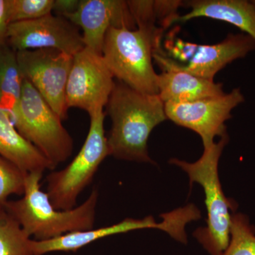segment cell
<instances>
[{"label": "cell", "instance_id": "52a82bcc", "mask_svg": "<svg viewBox=\"0 0 255 255\" xmlns=\"http://www.w3.org/2000/svg\"><path fill=\"white\" fill-rule=\"evenodd\" d=\"M161 216L163 220L160 223L156 222L152 216H147L142 219H126L112 226L67 233L48 241H38L33 239L32 251L33 255H45L58 252H77L102 238L148 228L162 230L176 241L187 243L184 228L188 223L200 219L201 213L195 206L189 204L172 212L162 214Z\"/></svg>", "mask_w": 255, "mask_h": 255}, {"label": "cell", "instance_id": "8992f818", "mask_svg": "<svg viewBox=\"0 0 255 255\" xmlns=\"http://www.w3.org/2000/svg\"><path fill=\"white\" fill-rule=\"evenodd\" d=\"M104 110L90 116V125L86 140L78 155L60 170L46 177V193L57 209L76 207L78 196L93 180L99 167L110 156L105 130Z\"/></svg>", "mask_w": 255, "mask_h": 255}, {"label": "cell", "instance_id": "9a60e30c", "mask_svg": "<svg viewBox=\"0 0 255 255\" xmlns=\"http://www.w3.org/2000/svg\"><path fill=\"white\" fill-rule=\"evenodd\" d=\"M0 156L24 172H41L54 170L34 145L28 141L15 127L11 115L0 109Z\"/></svg>", "mask_w": 255, "mask_h": 255}, {"label": "cell", "instance_id": "7402d4cb", "mask_svg": "<svg viewBox=\"0 0 255 255\" xmlns=\"http://www.w3.org/2000/svg\"><path fill=\"white\" fill-rule=\"evenodd\" d=\"M137 28L156 27V17L154 1L130 0L127 1Z\"/></svg>", "mask_w": 255, "mask_h": 255}, {"label": "cell", "instance_id": "3957f363", "mask_svg": "<svg viewBox=\"0 0 255 255\" xmlns=\"http://www.w3.org/2000/svg\"><path fill=\"white\" fill-rule=\"evenodd\" d=\"M228 141V134L220 137L219 141L205 147L200 158L193 163L176 158L169 160L187 172L190 185L198 183L204 189L207 226L196 230L194 236L211 255H223L228 248L232 216L238 206L225 196L219 179V159Z\"/></svg>", "mask_w": 255, "mask_h": 255}, {"label": "cell", "instance_id": "9c48e42d", "mask_svg": "<svg viewBox=\"0 0 255 255\" xmlns=\"http://www.w3.org/2000/svg\"><path fill=\"white\" fill-rule=\"evenodd\" d=\"M23 78L27 80L62 120L68 117L66 87L73 56L46 48L16 52Z\"/></svg>", "mask_w": 255, "mask_h": 255}, {"label": "cell", "instance_id": "5b68a950", "mask_svg": "<svg viewBox=\"0 0 255 255\" xmlns=\"http://www.w3.org/2000/svg\"><path fill=\"white\" fill-rule=\"evenodd\" d=\"M11 119L19 133L56 168L72 155L73 137L63 120L24 79L22 95Z\"/></svg>", "mask_w": 255, "mask_h": 255}, {"label": "cell", "instance_id": "44dd1931", "mask_svg": "<svg viewBox=\"0 0 255 255\" xmlns=\"http://www.w3.org/2000/svg\"><path fill=\"white\" fill-rule=\"evenodd\" d=\"M54 0H8L10 23L28 21L51 14Z\"/></svg>", "mask_w": 255, "mask_h": 255}, {"label": "cell", "instance_id": "6da1fadb", "mask_svg": "<svg viewBox=\"0 0 255 255\" xmlns=\"http://www.w3.org/2000/svg\"><path fill=\"white\" fill-rule=\"evenodd\" d=\"M112 120L108 137L110 156L124 160L154 163L147 149L151 132L167 120L158 95H147L117 81L107 106Z\"/></svg>", "mask_w": 255, "mask_h": 255}, {"label": "cell", "instance_id": "d4e9b609", "mask_svg": "<svg viewBox=\"0 0 255 255\" xmlns=\"http://www.w3.org/2000/svg\"><path fill=\"white\" fill-rule=\"evenodd\" d=\"M252 2H253V5H254L255 8V0H253V1H252Z\"/></svg>", "mask_w": 255, "mask_h": 255}, {"label": "cell", "instance_id": "ac0fdd59", "mask_svg": "<svg viewBox=\"0 0 255 255\" xmlns=\"http://www.w3.org/2000/svg\"><path fill=\"white\" fill-rule=\"evenodd\" d=\"M32 240L6 209L0 211V255H33Z\"/></svg>", "mask_w": 255, "mask_h": 255}, {"label": "cell", "instance_id": "277c9868", "mask_svg": "<svg viewBox=\"0 0 255 255\" xmlns=\"http://www.w3.org/2000/svg\"><path fill=\"white\" fill-rule=\"evenodd\" d=\"M162 33L157 26L110 28L102 55L114 78L137 92L158 95V74L154 70L152 55L162 50Z\"/></svg>", "mask_w": 255, "mask_h": 255}, {"label": "cell", "instance_id": "7c38bea8", "mask_svg": "<svg viewBox=\"0 0 255 255\" xmlns=\"http://www.w3.org/2000/svg\"><path fill=\"white\" fill-rule=\"evenodd\" d=\"M7 44L16 52L51 48L72 56L85 47L78 26L52 13L36 19L10 23Z\"/></svg>", "mask_w": 255, "mask_h": 255}, {"label": "cell", "instance_id": "cb8c5ba5", "mask_svg": "<svg viewBox=\"0 0 255 255\" xmlns=\"http://www.w3.org/2000/svg\"><path fill=\"white\" fill-rule=\"evenodd\" d=\"M80 3V0H54L53 11L58 16L66 17L78 10Z\"/></svg>", "mask_w": 255, "mask_h": 255}, {"label": "cell", "instance_id": "5bb4252c", "mask_svg": "<svg viewBox=\"0 0 255 255\" xmlns=\"http://www.w3.org/2000/svg\"><path fill=\"white\" fill-rule=\"evenodd\" d=\"M190 11L174 18L173 23L207 17L231 23L255 41V8L247 0H193L184 3Z\"/></svg>", "mask_w": 255, "mask_h": 255}, {"label": "cell", "instance_id": "ba28073f", "mask_svg": "<svg viewBox=\"0 0 255 255\" xmlns=\"http://www.w3.org/2000/svg\"><path fill=\"white\" fill-rule=\"evenodd\" d=\"M255 50V41L246 33L228 35L214 45H197L178 40L171 48L174 59L162 53H154L152 58L164 70L178 69L199 77L214 80L221 69L241 59Z\"/></svg>", "mask_w": 255, "mask_h": 255}, {"label": "cell", "instance_id": "30bf717a", "mask_svg": "<svg viewBox=\"0 0 255 255\" xmlns=\"http://www.w3.org/2000/svg\"><path fill=\"white\" fill-rule=\"evenodd\" d=\"M245 102L240 88L217 97L189 102H166L167 119L200 135L204 147L214 143L216 137L228 134L226 122L232 118L234 109Z\"/></svg>", "mask_w": 255, "mask_h": 255}, {"label": "cell", "instance_id": "4fadbf2b", "mask_svg": "<svg viewBox=\"0 0 255 255\" xmlns=\"http://www.w3.org/2000/svg\"><path fill=\"white\" fill-rule=\"evenodd\" d=\"M65 18L82 28L85 46L100 54L110 28L136 29L127 1L123 0H80L78 10Z\"/></svg>", "mask_w": 255, "mask_h": 255}, {"label": "cell", "instance_id": "603a6c76", "mask_svg": "<svg viewBox=\"0 0 255 255\" xmlns=\"http://www.w3.org/2000/svg\"><path fill=\"white\" fill-rule=\"evenodd\" d=\"M9 24L8 0H0V48L8 45L7 35Z\"/></svg>", "mask_w": 255, "mask_h": 255}, {"label": "cell", "instance_id": "7a4b0ae2", "mask_svg": "<svg viewBox=\"0 0 255 255\" xmlns=\"http://www.w3.org/2000/svg\"><path fill=\"white\" fill-rule=\"evenodd\" d=\"M43 174H26L22 197L9 200L5 206L24 232L35 241H44L94 228L99 199L97 189H94L80 206L69 210L57 209L46 191L41 189Z\"/></svg>", "mask_w": 255, "mask_h": 255}, {"label": "cell", "instance_id": "8fae6325", "mask_svg": "<svg viewBox=\"0 0 255 255\" xmlns=\"http://www.w3.org/2000/svg\"><path fill=\"white\" fill-rule=\"evenodd\" d=\"M103 56L86 47L73 56L66 87L68 109L85 110L89 116L104 110L115 86Z\"/></svg>", "mask_w": 255, "mask_h": 255}, {"label": "cell", "instance_id": "d6986e66", "mask_svg": "<svg viewBox=\"0 0 255 255\" xmlns=\"http://www.w3.org/2000/svg\"><path fill=\"white\" fill-rule=\"evenodd\" d=\"M223 255H255V227L247 215L233 214L231 239Z\"/></svg>", "mask_w": 255, "mask_h": 255}, {"label": "cell", "instance_id": "e0dca14e", "mask_svg": "<svg viewBox=\"0 0 255 255\" xmlns=\"http://www.w3.org/2000/svg\"><path fill=\"white\" fill-rule=\"evenodd\" d=\"M23 80L16 52L8 45L0 48V109L11 117L22 95Z\"/></svg>", "mask_w": 255, "mask_h": 255}, {"label": "cell", "instance_id": "2e32d148", "mask_svg": "<svg viewBox=\"0 0 255 255\" xmlns=\"http://www.w3.org/2000/svg\"><path fill=\"white\" fill-rule=\"evenodd\" d=\"M157 87L158 96L164 103L194 102L225 93L222 83L178 69L164 70L159 74Z\"/></svg>", "mask_w": 255, "mask_h": 255}, {"label": "cell", "instance_id": "ffe728a7", "mask_svg": "<svg viewBox=\"0 0 255 255\" xmlns=\"http://www.w3.org/2000/svg\"><path fill=\"white\" fill-rule=\"evenodd\" d=\"M26 174L0 156V211L5 209L9 196L23 195Z\"/></svg>", "mask_w": 255, "mask_h": 255}]
</instances>
